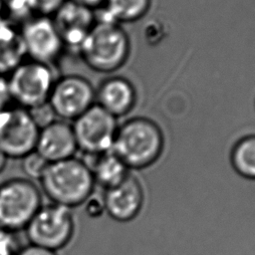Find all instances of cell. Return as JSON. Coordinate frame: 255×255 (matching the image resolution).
Instances as JSON below:
<instances>
[{
  "mask_svg": "<svg viewBox=\"0 0 255 255\" xmlns=\"http://www.w3.org/2000/svg\"><path fill=\"white\" fill-rule=\"evenodd\" d=\"M39 180L52 203L68 208L84 204L96 186L90 166L76 156L49 163Z\"/></svg>",
  "mask_w": 255,
  "mask_h": 255,
  "instance_id": "obj_1",
  "label": "cell"
},
{
  "mask_svg": "<svg viewBox=\"0 0 255 255\" xmlns=\"http://www.w3.org/2000/svg\"><path fill=\"white\" fill-rule=\"evenodd\" d=\"M164 147L163 133L150 119L135 117L119 126L112 150L130 169L152 165Z\"/></svg>",
  "mask_w": 255,
  "mask_h": 255,
  "instance_id": "obj_2",
  "label": "cell"
},
{
  "mask_svg": "<svg viewBox=\"0 0 255 255\" xmlns=\"http://www.w3.org/2000/svg\"><path fill=\"white\" fill-rule=\"evenodd\" d=\"M129 50V39L122 25L96 20L79 56L90 69L98 73H111L127 62Z\"/></svg>",
  "mask_w": 255,
  "mask_h": 255,
  "instance_id": "obj_3",
  "label": "cell"
},
{
  "mask_svg": "<svg viewBox=\"0 0 255 255\" xmlns=\"http://www.w3.org/2000/svg\"><path fill=\"white\" fill-rule=\"evenodd\" d=\"M56 79L55 68L27 59L7 76L6 85L14 105L32 110L48 103Z\"/></svg>",
  "mask_w": 255,
  "mask_h": 255,
  "instance_id": "obj_4",
  "label": "cell"
},
{
  "mask_svg": "<svg viewBox=\"0 0 255 255\" xmlns=\"http://www.w3.org/2000/svg\"><path fill=\"white\" fill-rule=\"evenodd\" d=\"M41 205V190L32 180L16 177L0 184V226L5 230L25 229Z\"/></svg>",
  "mask_w": 255,
  "mask_h": 255,
  "instance_id": "obj_5",
  "label": "cell"
},
{
  "mask_svg": "<svg viewBox=\"0 0 255 255\" xmlns=\"http://www.w3.org/2000/svg\"><path fill=\"white\" fill-rule=\"evenodd\" d=\"M24 230L31 244L57 252L73 238L75 220L72 210L52 202L42 204Z\"/></svg>",
  "mask_w": 255,
  "mask_h": 255,
  "instance_id": "obj_6",
  "label": "cell"
},
{
  "mask_svg": "<svg viewBox=\"0 0 255 255\" xmlns=\"http://www.w3.org/2000/svg\"><path fill=\"white\" fill-rule=\"evenodd\" d=\"M72 127L78 150L97 155L112 149L119 125L117 118L95 104L73 121Z\"/></svg>",
  "mask_w": 255,
  "mask_h": 255,
  "instance_id": "obj_7",
  "label": "cell"
},
{
  "mask_svg": "<svg viewBox=\"0 0 255 255\" xmlns=\"http://www.w3.org/2000/svg\"><path fill=\"white\" fill-rule=\"evenodd\" d=\"M39 130L28 110L16 105L0 110V148L8 158L21 159L34 151Z\"/></svg>",
  "mask_w": 255,
  "mask_h": 255,
  "instance_id": "obj_8",
  "label": "cell"
},
{
  "mask_svg": "<svg viewBox=\"0 0 255 255\" xmlns=\"http://www.w3.org/2000/svg\"><path fill=\"white\" fill-rule=\"evenodd\" d=\"M48 104L57 119L72 123L96 104V89L80 75L57 77Z\"/></svg>",
  "mask_w": 255,
  "mask_h": 255,
  "instance_id": "obj_9",
  "label": "cell"
},
{
  "mask_svg": "<svg viewBox=\"0 0 255 255\" xmlns=\"http://www.w3.org/2000/svg\"><path fill=\"white\" fill-rule=\"evenodd\" d=\"M20 33L28 60L55 68L66 52L52 17L35 15L20 25Z\"/></svg>",
  "mask_w": 255,
  "mask_h": 255,
  "instance_id": "obj_10",
  "label": "cell"
},
{
  "mask_svg": "<svg viewBox=\"0 0 255 255\" xmlns=\"http://www.w3.org/2000/svg\"><path fill=\"white\" fill-rule=\"evenodd\" d=\"M65 49L79 55L81 47L96 22L95 10L67 0L52 16Z\"/></svg>",
  "mask_w": 255,
  "mask_h": 255,
  "instance_id": "obj_11",
  "label": "cell"
},
{
  "mask_svg": "<svg viewBox=\"0 0 255 255\" xmlns=\"http://www.w3.org/2000/svg\"><path fill=\"white\" fill-rule=\"evenodd\" d=\"M102 196L105 212L116 221L128 222L140 213L145 193L139 179L129 173L121 183L105 189Z\"/></svg>",
  "mask_w": 255,
  "mask_h": 255,
  "instance_id": "obj_12",
  "label": "cell"
},
{
  "mask_svg": "<svg viewBox=\"0 0 255 255\" xmlns=\"http://www.w3.org/2000/svg\"><path fill=\"white\" fill-rule=\"evenodd\" d=\"M35 151L49 163L75 156L78 145L72 123L56 119L41 128Z\"/></svg>",
  "mask_w": 255,
  "mask_h": 255,
  "instance_id": "obj_13",
  "label": "cell"
},
{
  "mask_svg": "<svg viewBox=\"0 0 255 255\" xmlns=\"http://www.w3.org/2000/svg\"><path fill=\"white\" fill-rule=\"evenodd\" d=\"M135 101V89L124 77L108 78L96 89V104L117 119L128 114Z\"/></svg>",
  "mask_w": 255,
  "mask_h": 255,
  "instance_id": "obj_14",
  "label": "cell"
},
{
  "mask_svg": "<svg viewBox=\"0 0 255 255\" xmlns=\"http://www.w3.org/2000/svg\"><path fill=\"white\" fill-rule=\"evenodd\" d=\"M27 60L20 26L3 20L0 23V77L5 78Z\"/></svg>",
  "mask_w": 255,
  "mask_h": 255,
  "instance_id": "obj_15",
  "label": "cell"
},
{
  "mask_svg": "<svg viewBox=\"0 0 255 255\" xmlns=\"http://www.w3.org/2000/svg\"><path fill=\"white\" fill-rule=\"evenodd\" d=\"M95 158L90 166L96 185H101L104 190L121 183L130 173L124 161L111 149L109 151L90 155Z\"/></svg>",
  "mask_w": 255,
  "mask_h": 255,
  "instance_id": "obj_16",
  "label": "cell"
},
{
  "mask_svg": "<svg viewBox=\"0 0 255 255\" xmlns=\"http://www.w3.org/2000/svg\"><path fill=\"white\" fill-rule=\"evenodd\" d=\"M151 0H105L98 8L96 20L109 21L117 24L133 22L144 16L150 8Z\"/></svg>",
  "mask_w": 255,
  "mask_h": 255,
  "instance_id": "obj_17",
  "label": "cell"
},
{
  "mask_svg": "<svg viewBox=\"0 0 255 255\" xmlns=\"http://www.w3.org/2000/svg\"><path fill=\"white\" fill-rule=\"evenodd\" d=\"M233 169L242 177L255 180V134L241 137L230 152Z\"/></svg>",
  "mask_w": 255,
  "mask_h": 255,
  "instance_id": "obj_18",
  "label": "cell"
},
{
  "mask_svg": "<svg viewBox=\"0 0 255 255\" xmlns=\"http://www.w3.org/2000/svg\"><path fill=\"white\" fill-rule=\"evenodd\" d=\"M5 19L15 25H22L24 22L37 15L32 0H2Z\"/></svg>",
  "mask_w": 255,
  "mask_h": 255,
  "instance_id": "obj_19",
  "label": "cell"
},
{
  "mask_svg": "<svg viewBox=\"0 0 255 255\" xmlns=\"http://www.w3.org/2000/svg\"><path fill=\"white\" fill-rule=\"evenodd\" d=\"M21 166L24 173L28 177L34 179H40L49 164V162L35 150L21 158Z\"/></svg>",
  "mask_w": 255,
  "mask_h": 255,
  "instance_id": "obj_20",
  "label": "cell"
},
{
  "mask_svg": "<svg viewBox=\"0 0 255 255\" xmlns=\"http://www.w3.org/2000/svg\"><path fill=\"white\" fill-rule=\"evenodd\" d=\"M67 0H32L37 15L52 17Z\"/></svg>",
  "mask_w": 255,
  "mask_h": 255,
  "instance_id": "obj_21",
  "label": "cell"
},
{
  "mask_svg": "<svg viewBox=\"0 0 255 255\" xmlns=\"http://www.w3.org/2000/svg\"><path fill=\"white\" fill-rule=\"evenodd\" d=\"M86 212L91 217H99L104 211V202H103V196H95L94 193L86 200Z\"/></svg>",
  "mask_w": 255,
  "mask_h": 255,
  "instance_id": "obj_22",
  "label": "cell"
},
{
  "mask_svg": "<svg viewBox=\"0 0 255 255\" xmlns=\"http://www.w3.org/2000/svg\"><path fill=\"white\" fill-rule=\"evenodd\" d=\"M18 250L12 233H7L0 238V255H16Z\"/></svg>",
  "mask_w": 255,
  "mask_h": 255,
  "instance_id": "obj_23",
  "label": "cell"
},
{
  "mask_svg": "<svg viewBox=\"0 0 255 255\" xmlns=\"http://www.w3.org/2000/svg\"><path fill=\"white\" fill-rule=\"evenodd\" d=\"M16 255H58L57 252L41 247V246H37L34 244H28L22 248H20Z\"/></svg>",
  "mask_w": 255,
  "mask_h": 255,
  "instance_id": "obj_24",
  "label": "cell"
},
{
  "mask_svg": "<svg viewBox=\"0 0 255 255\" xmlns=\"http://www.w3.org/2000/svg\"><path fill=\"white\" fill-rule=\"evenodd\" d=\"M71 1L80 3L82 5H85V6L89 7V8H92L94 10L100 8L105 2V0H71Z\"/></svg>",
  "mask_w": 255,
  "mask_h": 255,
  "instance_id": "obj_25",
  "label": "cell"
},
{
  "mask_svg": "<svg viewBox=\"0 0 255 255\" xmlns=\"http://www.w3.org/2000/svg\"><path fill=\"white\" fill-rule=\"evenodd\" d=\"M8 157L6 156V154L3 152V150L0 148V173L4 170L6 164H7V161H8Z\"/></svg>",
  "mask_w": 255,
  "mask_h": 255,
  "instance_id": "obj_26",
  "label": "cell"
},
{
  "mask_svg": "<svg viewBox=\"0 0 255 255\" xmlns=\"http://www.w3.org/2000/svg\"><path fill=\"white\" fill-rule=\"evenodd\" d=\"M5 20V14H4V6H3V1L0 0V23Z\"/></svg>",
  "mask_w": 255,
  "mask_h": 255,
  "instance_id": "obj_27",
  "label": "cell"
},
{
  "mask_svg": "<svg viewBox=\"0 0 255 255\" xmlns=\"http://www.w3.org/2000/svg\"><path fill=\"white\" fill-rule=\"evenodd\" d=\"M7 233H11V232H9V231L5 230L3 227H1V226H0V238H1V237H3L4 235H6Z\"/></svg>",
  "mask_w": 255,
  "mask_h": 255,
  "instance_id": "obj_28",
  "label": "cell"
}]
</instances>
